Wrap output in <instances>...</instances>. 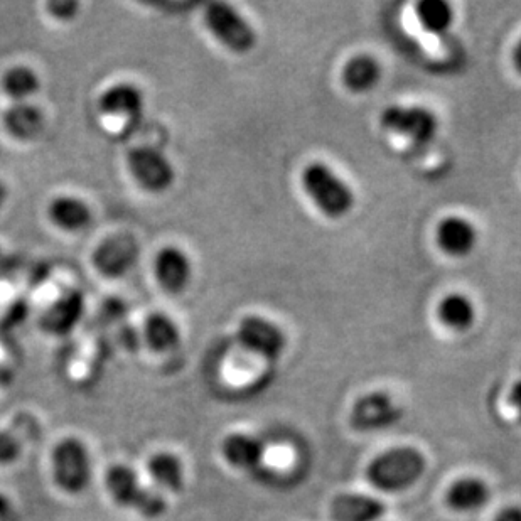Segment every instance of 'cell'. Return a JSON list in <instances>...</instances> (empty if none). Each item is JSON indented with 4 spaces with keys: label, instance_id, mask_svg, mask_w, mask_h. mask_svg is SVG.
I'll return each instance as SVG.
<instances>
[{
    "label": "cell",
    "instance_id": "6da1fadb",
    "mask_svg": "<svg viewBox=\"0 0 521 521\" xmlns=\"http://www.w3.org/2000/svg\"><path fill=\"white\" fill-rule=\"evenodd\" d=\"M425 457L414 447H395L376 456L366 469L371 486L385 493L412 488L425 473Z\"/></svg>",
    "mask_w": 521,
    "mask_h": 521
},
{
    "label": "cell",
    "instance_id": "7a4b0ae2",
    "mask_svg": "<svg viewBox=\"0 0 521 521\" xmlns=\"http://www.w3.org/2000/svg\"><path fill=\"white\" fill-rule=\"evenodd\" d=\"M302 186L317 208L329 218H341L355 205V194L348 184L324 164H311L302 171Z\"/></svg>",
    "mask_w": 521,
    "mask_h": 521
},
{
    "label": "cell",
    "instance_id": "3957f363",
    "mask_svg": "<svg viewBox=\"0 0 521 521\" xmlns=\"http://www.w3.org/2000/svg\"><path fill=\"white\" fill-rule=\"evenodd\" d=\"M53 478L66 495H80L92 481V459L85 444L66 437L54 447Z\"/></svg>",
    "mask_w": 521,
    "mask_h": 521
},
{
    "label": "cell",
    "instance_id": "277c9868",
    "mask_svg": "<svg viewBox=\"0 0 521 521\" xmlns=\"http://www.w3.org/2000/svg\"><path fill=\"white\" fill-rule=\"evenodd\" d=\"M211 33L223 46L235 53H248L257 43V34L233 7L223 2L210 4L205 14Z\"/></svg>",
    "mask_w": 521,
    "mask_h": 521
},
{
    "label": "cell",
    "instance_id": "5b68a950",
    "mask_svg": "<svg viewBox=\"0 0 521 521\" xmlns=\"http://www.w3.org/2000/svg\"><path fill=\"white\" fill-rule=\"evenodd\" d=\"M127 167L132 178L149 193H164L176 179L171 161L154 147L130 149L127 152Z\"/></svg>",
    "mask_w": 521,
    "mask_h": 521
},
{
    "label": "cell",
    "instance_id": "8992f818",
    "mask_svg": "<svg viewBox=\"0 0 521 521\" xmlns=\"http://www.w3.org/2000/svg\"><path fill=\"white\" fill-rule=\"evenodd\" d=\"M382 127L393 134L409 137L417 144H429L439 130L436 115L424 107H390L382 113Z\"/></svg>",
    "mask_w": 521,
    "mask_h": 521
},
{
    "label": "cell",
    "instance_id": "52a82bcc",
    "mask_svg": "<svg viewBox=\"0 0 521 521\" xmlns=\"http://www.w3.org/2000/svg\"><path fill=\"white\" fill-rule=\"evenodd\" d=\"M238 341L243 348L269 361L279 360L287 344L284 331L260 316L243 319L238 328Z\"/></svg>",
    "mask_w": 521,
    "mask_h": 521
},
{
    "label": "cell",
    "instance_id": "ba28073f",
    "mask_svg": "<svg viewBox=\"0 0 521 521\" xmlns=\"http://www.w3.org/2000/svg\"><path fill=\"white\" fill-rule=\"evenodd\" d=\"M402 410L387 393H366L358 398L351 410V425L363 432L382 430L397 424Z\"/></svg>",
    "mask_w": 521,
    "mask_h": 521
},
{
    "label": "cell",
    "instance_id": "9c48e42d",
    "mask_svg": "<svg viewBox=\"0 0 521 521\" xmlns=\"http://www.w3.org/2000/svg\"><path fill=\"white\" fill-rule=\"evenodd\" d=\"M139 257V245L129 233H119L107 238L93 255L98 272L107 277L127 274Z\"/></svg>",
    "mask_w": 521,
    "mask_h": 521
},
{
    "label": "cell",
    "instance_id": "30bf717a",
    "mask_svg": "<svg viewBox=\"0 0 521 521\" xmlns=\"http://www.w3.org/2000/svg\"><path fill=\"white\" fill-rule=\"evenodd\" d=\"M154 270H156L157 282L161 284L164 291L171 294L183 292L188 287L193 274L188 255L176 247L162 248L161 252L157 253Z\"/></svg>",
    "mask_w": 521,
    "mask_h": 521
},
{
    "label": "cell",
    "instance_id": "8fae6325",
    "mask_svg": "<svg viewBox=\"0 0 521 521\" xmlns=\"http://www.w3.org/2000/svg\"><path fill=\"white\" fill-rule=\"evenodd\" d=\"M436 235L439 247L454 257H464L473 252L478 242V231L473 223L457 216L442 220L437 226Z\"/></svg>",
    "mask_w": 521,
    "mask_h": 521
},
{
    "label": "cell",
    "instance_id": "7c38bea8",
    "mask_svg": "<svg viewBox=\"0 0 521 521\" xmlns=\"http://www.w3.org/2000/svg\"><path fill=\"white\" fill-rule=\"evenodd\" d=\"M385 515V505L371 496L346 493L331 503L334 521H378Z\"/></svg>",
    "mask_w": 521,
    "mask_h": 521
},
{
    "label": "cell",
    "instance_id": "4fadbf2b",
    "mask_svg": "<svg viewBox=\"0 0 521 521\" xmlns=\"http://www.w3.org/2000/svg\"><path fill=\"white\" fill-rule=\"evenodd\" d=\"M221 454L231 468L250 471L264 459V444L255 436L238 432L230 434L221 442Z\"/></svg>",
    "mask_w": 521,
    "mask_h": 521
},
{
    "label": "cell",
    "instance_id": "5bb4252c",
    "mask_svg": "<svg viewBox=\"0 0 521 521\" xmlns=\"http://www.w3.org/2000/svg\"><path fill=\"white\" fill-rule=\"evenodd\" d=\"M100 112L113 115V117H127V119H139L144 108V95L139 88L129 83L110 86L107 92L100 97Z\"/></svg>",
    "mask_w": 521,
    "mask_h": 521
},
{
    "label": "cell",
    "instance_id": "9a60e30c",
    "mask_svg": "<svg viewBox=\"0 0 521 521\" xmlns=\"http://www.w3.org/2000/svg\"><path fill=\"white\" fill-rule=\"evenodd\" d=\"M4 127L14 139H36L44 129V113L31 103H16L4 113Z\"/></svg>",
    "mask_w": 521,
    "mask_h": 521
},
{
    "label": "cell",
    "instance_id": "2e32d148",
    "mask_svg": "<svg viewBox=\"0 0 521 521\" xmlns=\"http://www.w3.org/2000/svg\"><path fill=\"white\" fill-rule=\"evenodd\" d=\"M105 486H107L108 495L112 496L113 503L122 508H132L139 498L140 491L144 488V484L140 483L139 476L134 469L125 464H115L108 469Z\"/></svg>",
    "mask_w": 521,
    "mask_h": 521
},
{
    "label": "cell",
    "instance_id": "e0dca14e",
    "mask_svg": "<svg viewBox=\"0 0 521 521\" xmlns=\"http://www.w3.org/2000/svg\"><path fill=\"white\" fill-rule=\"evenodd\" d=\"M49 218L54 225L66 231H80L92 221V210L83 199L60 196L49 205Z\"/></svg>",
    "mask_w": 521,
    "mask_h": 521
},
{
    "label": "cell",
    "instance_id": "ac0fdd59",
    "mask_svg": "<svg viewBox=\"0 0 521 521\" xmlns=\"http://www.w3.org/2000/svg\"><path fill=\"white\" fill-rule=\"evenodd\" d=\"M489 501L488 484L478 478H461L447 491V505L452 510L468 513L483 508Z\"/></svg>",
    "mask_w": 521,
    "mask_h": 521
},
{
    "label": "cell",
    "instance_id": "d6986e66",
    "mask_svg": "<svg viewBox=\"0 0 521 521\" xmlns=\"http://www.w3.org/2000/svg\"><path fill=\"white\" fill-rule=\"evenodd\" d=\"M83 314V297L80 292H71L54 302L44 314L43 326L49 333L63 334L75 328Z\"/></svg>",
    "mask_w": 521,
    "mask_h": 521
},
{
    "label": "cell",
    "instance_id": "ffe728a7",
    "mask_svg": "<svg viewBox=\"0 0 521 521\" xmlns=\"http://www.w3.org/2000/svg\"><path fill=\"white\" fill-rule=\"evenodd\" d=\"M151 479L157 489H164L169 493H179L184 488L183 462L172 452H157L147 464Z\"/></svg>",
    "mask_w": 521,
    "mask_h": 521
},
{
    "label": "cell",
    "instance_id": "44dd1931",
    "mask_svg": "<svg viewBox=\"0 0 521 521\" xmlns=\"http://www.w3.org/2000/svg\"><path fill=\"white\" fill-rule=\"evenodd\" d=\"M382 68L371 56L361 54L348 61L343 68V83L351 92H368L378 83Z\"/></svg>",
    "mask_w": 521,
    "mask_h": 521
},
{
    "label": "cell",
    "instance_id": "7402d4cb",
    "mask_svg": "<svg viewBox=\"0 0 521 521\" xmlns=\"http://www.w3.org/2000/svg\"><path fill=\"white\" fill-rule=\"evenodd\" d=\"M144 334H146L147 344L157 353L174 350L181 341V334H179L176 323L172 321L171 317L161 314V312L147 317Z\"/></svg>",
    "mask_w": 521,
    "mask_h": 521
},
{
    "label": "cell",
    "instance_id": "603a6c76",
    "mask_svg": "<svg viewBox=\"0 0 521 521\" xmlns=\"http://www.w3.org/2000/svg\"><path fill=\"white\" fill-rule=\"evenodd\" d=\"M439 319L446 324L447 328L454 331H466L471 328L476 317L473 302L461 294H451L439 304L437 309Z\"/></svg>",
    "mask_w": 521,
    "mask_h": 521
},
{
    "label": "cell",
    "instance_id": "cb8c5ba5",
    "mask_svg": "<svg viewBox=\"0 0 521 521\" xmlns=\"http://www.w3.org/2000/svg\"><path fill=\"white\" fill-rule=\"evenodd\" d=\"M417 17L430 34H444L454 22V12L444 0H424L417 6Z\"/></svg>",
    "mask_w": 521,
    "mask_h": 521
},
{
    "label": "cell",
    "instance_id": "d4e9b609",
    "mask_svg": "<svg viewBox=\"0 0 521 521\" xmlns=\"http://www.w3.org/2000/svg\"><path fill=\"white\" fill-rule=\"evenodd\" d=\"M2 88L9 97L24 102L39 90V76L27 66H16L2 78Z\"/></svg>",
    "mask_w": 521,
    "mask_h": 521
},
{
    "label": "cell",
    "instance_id": "484cf974",
    "mask_svg": "<svg viewBox=\"0 0 521 521\" xmlns=\"http://www.w3.org/2000/svg\"><path fill=\"white\" fill-rule=\"evenodd\" d=\"M132 510L137 511L142 518L147 520H156L159 516L164 515L167 510V503L162 496L161 491L154 486H144L140 491L139 498L135 501Z\"/></svg>",
    "mask_w": 521,
    "mask_h": 521
},
{
    "label": "cell",
    "instance_id": "4316f807",
    "mask_svg": "<svg viewBox=\"0 0 521 521\" xmlns=\"http://www.w3.org/2000/svg\"><path fill=\"white\" fill-rule=\"evenodd\" d=\"M21 454V444L9 430L0 432V464H11Z\"/></svg>",
    "mask_w": 521,
    "mask_h": 521
},
{
    "label": "cell",
    "instance_id": "83f0119b",
    "mask_svg": "<svg viewBox=\"0 0 521 521\" xmlns=\"http://www.w3.org/2000/svg\"><path fill=\"white\" fill-rule=\"evenodd\" d=\"M78 9H80V4L73 2V0H54V2L48 4L49 14L56 19H60V21L75 19Z\"/></svg>",
    "mask_w": 521,
    "mask_h": 521
},
{
    "label": "cell",
    "instance_id": "f1b7e54d",
    "mask_svg": "<svg viewBox=\"0 0 521 521\" xmlns=\"http://www.w3.org/2000/svg\"><path fill=\"white\" fill-rule=\"evenodd\" d=\"M493 521H521L520 506H508L505 510L500 511V515L496 516Z\"/></svg>",
    "mask_w": 521,
    "mask_h": 521
},
{
    "label": "cell",
    "instance_id": "f546056e",
    "mask_svg": "<svg viewBox=\"0 0 521 521\" xmlns=\"http://www.w3.org/2000/svg\"><path fill=\"white\" fill-rule=\"evenodd\" d=\"M510 402L511 405H513V407H515V409L520 412L521 419V382L516 383L515 387H513V390H511Z\"/></svg>",
    "mask_w": 521,
    "mask_h": 521
},
{
    "label": "cell",
    "instance_id": "4dcf8cb0",
    "mask_svg": "<svg viewBox=\"0 0 521 521\" xmlns=\"http://www.w3.org/2000/svg\"><path fill=\"white\" fill-rule=\"evenodd\" d=\"M12 515V506L6 496L0 495V521L9 520Z\"/></svg>",
    "mask_w": 521,
    "mask_h": 521
},
{
    "label": "cell",
    "instance_id": "1f68e13d",
    "mask_svg": "<svg viewBox=\"0 0 521 521\" xmlns=\"http://www.w3.org/2000/svg\"><path fill=\"white\" fill-rule=\"evenodd\" d=\"M513 61H515L516 70L521 75V39L520 43L516 44L515 53H513Z\"/></svg>",
    "mask_w": 521,
    "mask_h": 521
},
{
    "label": "cell",
    "instance_id": "d6a6232c",
    "mask_svg": "<svg viewBox=\"0 0 521 521\" xmlns=\"http://www.w3.org/2000/svg\"><path fill=\"white\" fill-rule=\"evenodd\" d=\"M7 196H9V189H7L6 184L0 183V210H2V206L6 203Z\"/></svg>",
    "mask_w": 521,
    "mask_h": 521
}]
</instances>
